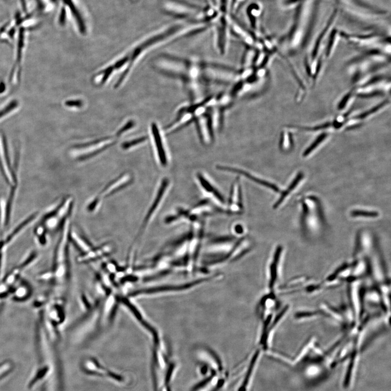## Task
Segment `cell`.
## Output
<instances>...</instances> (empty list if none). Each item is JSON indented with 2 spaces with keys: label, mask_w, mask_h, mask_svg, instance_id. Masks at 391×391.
Wrapping results in <instances>:
<instances>
[{
  "label": "cell",
  "mask_w": 391,
  "mask_h": 391,
  "mask_svg": "<svg viewBox=\"0 0 391 391\" xmlns=\"http://www.w3.org/2000/svg\"><path fill=\"white\" fill-rule=\"evenodd\" d=\"M239 78V71L221 63L202 61L201 78L205 84L232 85Z\"/></svg>",
  "instance_id": "6da1fadb"
},
{
  "label": "cell",
  "mask_w": 391,
  "mask_h": 391,
  "mask_svg": "<svg viewBox=\"0 0 391 391\" xmlns=\"http://www.w3.org/2000/svg\"><path fill=\"white\" fill-rule=\"evenodd\" d=\"M119 137H114L99 139L86 144L79 145L74 148L73 156L79 161H84L93 158L105 150L111 147Z\"/></svg>",
  "instance_id": "7a4b0ae2"
},
{
  "label": "cell",
  "mask_w": 391,
  "mask_h": 391,
  "mask_svg": "<svg viewBox=\"0 0 391 391\" xmlns=\"http://www.w3.org/2000/svg\"><path fill=\"white\" fill-rule=\"evenodd\" d=\"M133 180V175L130 172L123 173L112 180L89 203L87 207L88 211L91 212L95 211L101 204L103 199L108 198L110 196L121 191L131 184Z\"/></svg>",
  "instance_id": "3957f363"
},
{
  "label": "cell",
  "mask_w": 391,
  "mask_h": 391,
  "mask_svg": "<svg viewBox=\"0 0 391 391\" xmlns=\"http://www.w3.org/2000/svg\"><path fill=\"white\" fill-rule=\"evenodd\" d=\"M170 181L168 178H164L159 185L157 193L155 195L153 201L147 210L146 215L144 217L141 225L139 230L137 237L139 238L146 231L148 225L151 223L152 220L157 214L165 194H166Z\"/></svg>",
  "instance_id": "277c9868"
},
{
  "label": "cell",
  "mask_w": 391,
  "mask_h": 391,
  "mask_svg": "<svg viewBox=\"0 0 391 391\" xmlns=\"http://www.w3.org/2000/svg\"><path fill=\"white\" fill-rule=\"evenodd\" d=\"M195 120V118L190 109V104L184 105L178 110L176 118L167 127V134H170L177 132Z\"/></svg>",
  "instance_id": "5b68a950"
},
{
  "label": "cell",
  "mask_w": 391,
  "mask_h": 391,
  "mask_svg": "<svg viewBox=\"0 0 391 391\" xmlns=\"http://www.w3.org/2000/svg\"><path fill=\"white\" fill-rule=\"evenodd\" d=\"M7 152L6 141L3 138H0V169L7 182L14 187L17 183V178L10 164Z\"/></svg>",
  "instance_id": "8992f818"
},
{
  "label": "cell",
  "mask_w": 391,
  "mask_h": 391,
  "mask_svg": "<svg viewBox=\"0 0 391 391\" xmlns=\"http://www.w3.org/2000/svg\"><path fill=\"white\" fill-rule=\"evenodd\" d=\"M194 122L200 142L202 144H205L207 141L213 142L214 139V132L207 114H205L196 119Z\"/></svg>",
  "instance_id": "52a82bcc"
},
{
  "label": "cell",
  "mask_w": 391,
  "mask_h": 391,
  "mask_svg": "<svg viewBox=\"0 0 391 391\" xmlns=\"http://www.w3.org/2000/svg\"><path fill=\"white\" fill-rule=\"evenodd\" d=\"M151 130L155 151L159 162L163 167H166L168 164V157L166 150L165 149L163 138L160 134L157 124H152Z\"/></svg>",
  "instance_id": "ba28073f"
},
{
  "label": "cell",
  "mask_w": 391,
  "mask_h": 391,
  "mask_svg": "<svg viewBox=\"0 0 391 391\" xmlns=\"http://www.w3.org/2000/svg\"><path fill=\"white\" fill-rule=\"evenodd\" d=\"M197 356L201 362L206 364L215 372H220L222 368L220 360L212 350L207 348H200L197 350Z\"/></svg>",
  "instance_id": "9c48e42d"
},
{
  "label": "cell",
  "mask_w": 391,
  "mask_h": 391,
  "mask_svg": "<svg viewBox=\"0 0 391 391\" xmlns=\"http://www.w3.org/2000/svg\"><path fill=\"white\" fill-rule=\"evenodd\" d=\"M217 168L219 170H221V171L239 173L241 175H244V176L247 178V179L252 180V181L255 182V183L262 185L263 186L273 190L275 192L279 193L280 192L279 189L277 186H276V185L272 183H270L267 181H265V180L260 179L254 176V175L250 174V173L247 172L242 171V170L240 169L224 166H218Z\"/></svg>",
  "instance_id": "30bf717a"
},
{
  "label": "cell",
  "mask_w": 391,
  "mask_h": 391,
  "mask_svg": "<svg viewBox=\"0 0 391 391\" xmlns=\"http://www.w3.org/2000/svg\"><path fill=\"white\" fill-rule=\"evenodd\" d=\"M282 247L278 246L275 250L272 263L269 266L268 272V279L269 288L273 290L274 288L278 275V264L281 254Z\"/></svg>",
  "instance_id": "8fae6325"
},
{
  "label": "cell",
  "mask_w": 391,
  "mask_h": 391,
  "mask_svg": "<svg viewBox=\"0 0 391 391\" xmlns=\"http://www.w3.org/2000/svg\"><path fill=\"white\" fill-rule=\"evenodd\" d=\"M224 110V109L216 105L210 108L207 113L214 132L222 128Z\"/></svg>",
  "instance_id": "7c38bea8"
},
{
  "label": "cell",
  "mask_w": 391,
  "mask_h": 391,
  "mask_svg": "<svg viewBox=\"0 0 391 391\" xmlns=\"http://www.w3.org/2000/svg\"><path fill=\"white\" fill-rule=\"evenodd\" d=\"M357 97L354 87L340 100L338 104V110L340 112L347 111L348 109L352 104L355 98Z\"/></svg>",
  "instance_id": "4fadbf2b"
},
{
  "label": "cell",
  "mask_w": 391,
  "mask_h": 391,
  "mask_svg": "<svg viewBox=\"0 0 391 391\" xmlns=\"http://www.w3.org/2000/svg\"><path fill=\"white\" fill-rule=\"evenodd\" d=\"M197 178L199 183L201 184L202 187L205 190L209 193L214 194L220 202L224 203V199L222 196L216 188H215L213 185L205 179L200 173L197 174Z\"/></svg>",
  "instance_id": "5bb4252c"
},
{
  "label": "cell",
  "mask_w": 391,
  "mask_h": 391,
  "mask_svg": "<svg viewBox=\"0 0 391 391\" xmlns=\"http://www.w3.org/2000/svg\"><path fill=\"white\" fill-rule=\"evenodd\" d=\"M64 1L70 8V10H71L73 16L74 17L75 19H76L79 26L80 32L82 34H84L86 32V28L81 14H79L77 8L74 6L72 0H64Z\"/></svg>",
  "instance_id": "9a60e30c"
},
{
  "label": "cell",
  "mask_w": 391,
  "mask_h": 391,
  "mask_svg": "<svg viewBox=\"0 0 391 391\" xmlns=\"http://www.w3.org/2000/svg\"><path fill=\"white\" fill-rule=\"evenodd\" d=\"M303 177V174L302 172H299L297 177L295 178V179L293 180V182L292 184L290 185L288 189L284 191L282 195L280 196V198L278 200V201L274 204L273 205V208L276 209L278 208L280 204L284 201V199L287 196L293 191V190L297 187V185L298 184L299 182Z\"/></svg>",
  "instance_id": "2e32d148"
},
{
  "label": "cell",
  "mask_w": 391,
  "mask_h": 391,
  "mask_svg": "<svg viewBox=\"0 0 391 391\" xmlns=\"http://www.w3.org/2000/svg\"><path fill=\"white\" fill-rule=\"evenodd\" d=\"M257 51L252 49H249L244 53L242 60V69L253 68V63L255 55Z\"/></svg>",
  "instance_id": "e0dca14e"
},
{
  "label": "cell",
  "mask_w": 391,
  "mask_h": 391,
  "mask_svg": "<svg viewBox=\"0 0 391 391\" xmlns=\"http://www.w3.org/2000/svg\"><path fill=\"white\" fill-rule=\"evenodd\" d=\"M328 135L329 134L327 132H323L322 134H320L319 136L316 139L312 144L305 149V151L303 153V156H308V155L312 153L316 148L319 146L320 143H322L324 140L328 137Z\"/></svg>",
  "instance_id": "ac0fdd59"
},
{
  "label": "cell",
  "mask_w": 391,
  "mask_h": 391,
  "mask_svg": "<svg viewBox=\"0 0 391 391\" xmlns=\"http://www.w3.org/2000/svg\"><path fill=\"white\" fill-rule=\"evenodd\" d=\"M147 140V137H142L134 139L129 141L124 142L122 144V147L124 150H128L134 147L138 146V145L145 143Z\"/></svg>",
  "instance_id": "d6986e66"
},
{
  "label": "cell",
  "mask_w": 391,
  "mask_h": 391,
  "mask_svg": "<svg viewBox=\"0 0 391 391\" xmlns=\"http://www.w3.org/2000/svg\"><path fill=\"white\" fill-rule=\"evenodd\" d=\"M351 215L354 217H365L375 218L379 216V213L377 212L365 211V210H355L351 212Z\"/></svg>",
  "instance_id": "ffe728a7"
},
{
  "label": "cell",
  "mask_w": 391,
  "mask_h": 391,
  "mask_svg": "<svg viewBox=\"0 0 391 391\" xmlns=\"http://www.w3.org/2000/svg\"><path fill=\"white\" fill-rule=\"evenodd\" d=\"M18 106V102L16 101V100H14V101L10 102L7 106L3 108V109L0 110V119L2 118L9 113L12 112L13 110L16 109Z\"/></svg>",
  "instance_id": "44dd1931"
},
{
  "label": "cell",
  "mask_w": 391,
  "mask_h": 391,
  "mask_svg": "<svg viewBox=\"0 0 391 391\" xmlns=\"http://www.w3.org/2000/svg\"><path fill=\"white\" fill-rule=\"evenodd\" d=\"M65 105L69 107H81L82 106L83 102L81 100H71L65 103Z\"/></svg>",
  "instance_id": "7402d4cb"
},
{
  "label": "cell",
  "mask_w": 391,
  "mask_h": 391,
  "mask_svg": "<svg viewBox=\"0 0 391 391\" xmlns=\"http://www.w3.org/2000/svg\"><path fill=\"white\" fill-rule=\"evenodd\" d=\"M228 0H220V7L222 11H226Z\"/></svg>",
  "instance_id": "603a6c76"
},
{
  "label": "cell",
  "mask_w": 391,
  "mask_h": 391,
  "mask_svg": "<svg viewBox=\"0 0 391 391\" xmlns=\"http://www.w3.org/2000/svg\"><path fill=\"white\" fill-rule=\"evenodd\" d=\"M65 17H66V11H65V10L63 8L59 18L60 23L61 24H64L65 23Z\"/></svg>",
  "instance_id": "cb8c5ba5"
},
{
  "label": "cell",
  "mask_w": 391,
  "mask_h": 391,
  "mask_svg": "<svg viewBox=\"0 0 391 391\" xmlns=\"http://www.w3.org/2000/svg\"><path fill=\"white\" fill-rule=\"evenodd\" d=\"M243 229L242 227V226H240V225H239V226H237V227L236 230H235V231H236L238 234H241V233H242L243 232Z\"/></svg>",
  "instance_id": "d4e9b609"
}]
</instances>
